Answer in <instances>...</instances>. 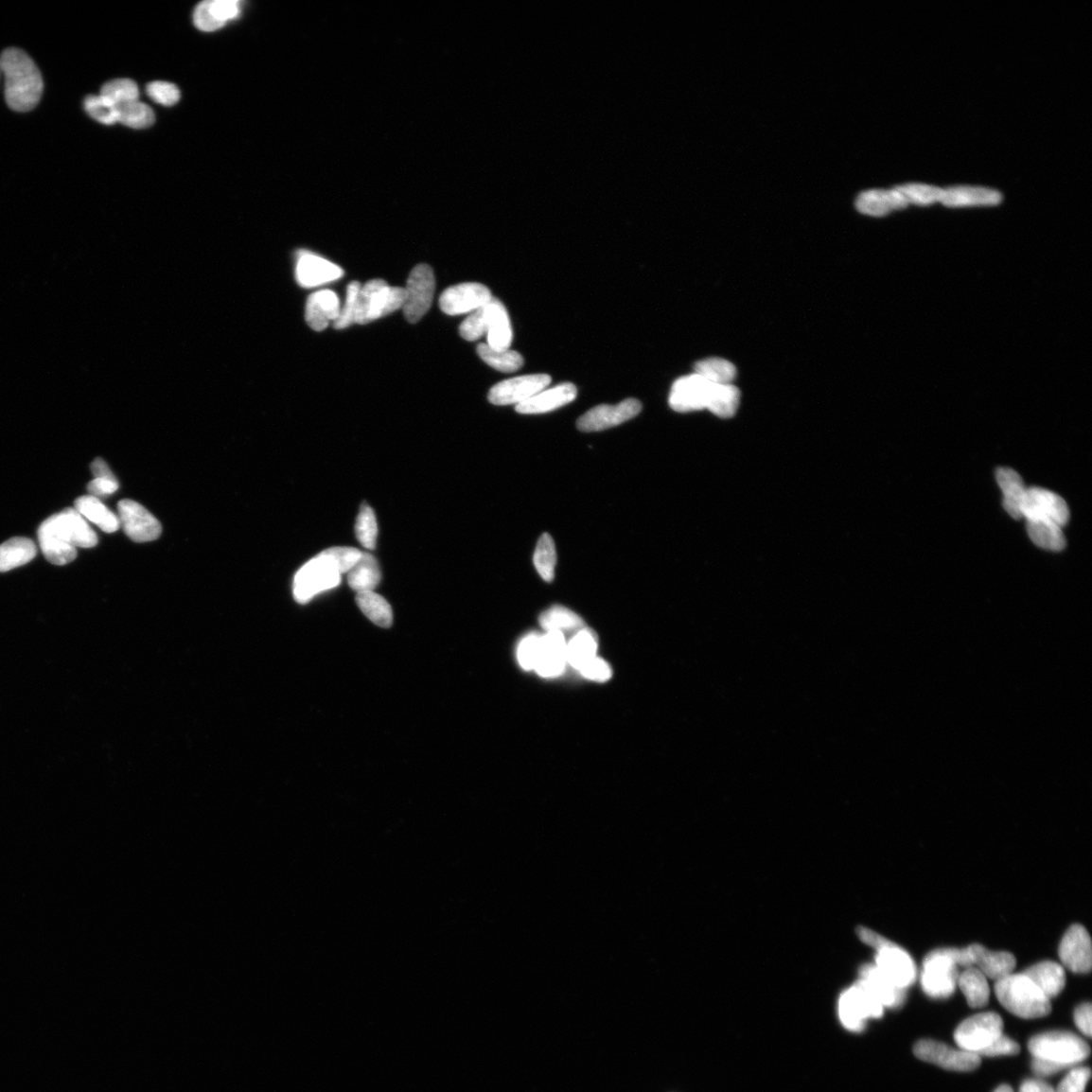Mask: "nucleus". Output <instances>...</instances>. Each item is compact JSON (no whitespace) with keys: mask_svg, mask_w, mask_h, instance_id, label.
Segmentation results:
<instances>
[{"mask_svg":"<svg viewBox=\"0 0 1092 1092\" xmlns=\"http://www.w3.org/2000/svg\"><path fill=\"white\" fill-rule=\"evenodd\" d=\"M41 551L55 566L70 564L78 556V549H91L97 544V537L82 516L73 508L59 512L38 529Z\"/></svg>","mask_w":1092,"mask_h":1092,"instance_id":"f257e3e1","label":"nucleus"},{"mask_svg":"<svg viewBox=\"0 0 1092 1092\" xmlns=\"http://www.w3.org/2000/svg\"><path fill=\"white\" fill-rule=\"evenodd\" d=\"M0 67L5 76V94L8 105L17 112H28L39 103L44 83L35 62L17 48L6 50L0 57Z\"/></svg>","mask_w":1092,"mask_h":1092,"instance_id":"f03ea898","label":"nucleus"},{"mask_svg":"<svg viewBox=\"0 0 1092 1092\" xmlns=\"http://www.w3.org/2000/svg\"><path fill=\"white\" fill-rule=\"evenodd\" d=\"M995 991L1001 1006L1018 1017L1032 1020L1051 1013V1000L1024 973L997 980Z\"/></svg>","mask_w":1092,"mask_h":1092,"instance_id":"7ed1b4c3","label":"nucleus"},{"mask_svg":"<svg viewBox=\"0 0 1092 1092\" xmlns=\"http://www.w3.org/2000/svg\"><path fill=\"white\" fill-rule=\"evenodd\" d=\"M857 933L865 943L876 949V966L893 984L907 991L916 981L917 967L906 950L867 927H859Z\"/></svg>","mask_w":1092,"mask_h":1092,"instance_id":"20e7f679","label":"nucleus"},{"mask_svg":"<svg viewBox=\"0 0 1092 1092\" xmlns=\"http://www.w3.org/2000/svg\"><path fill=\"white\" fill-rule=\"evenodd\" d=\"M1029 1050L1032 1058L1053 1062L1067 1068L1074 1067L1090 1054L1087 1043L1069 1031H1048L1031 1038Z\"/></svg>","mask_w":1092,"mask_h":1092,"instance_id":"39448f33","label":"nucleus"},{"mask_svg":"<svg viewBox=\"0 0 1092 1092\" xmlns=\"http://www.w3.org/2000/svg\"><path fill=\"white\" fill-rule=\"evenodd\" d=\"M342 573L331 558L322 552L308 560L297 572L293 580V597L305 604L315 596L341 585Z\"/></svg>","mask_w":1092,"mask_h":1092,"instance_id":"423d86ee","label":"nucleus"},{"mask_svg":"<svg viewBox=\"0 0 1092 1092\" xmlns=\"http://www.w3.org/2000/svg\"><path fill=\"white\" fill-rule=\"evenodd\" d=\"M405 289L390 287L385 280L373 279L361 288L356 323L367 324L403 308Z\"/></svg>","mask_w":1092,"mask_h":1092,"instance_id":"0eeeda50","label":"nucleus"},{"mask_svg":"<svg viewBox=\"0 0 1092 1092\" xmlns=\"http://www.w3.org/2000/svg\"><path fill=\"white\" fill-rule=\"evenodd\" d=\"M949 949H939L929 953L924 961L922 986L925 994L932 998L950 997L958 987L959 970Z\"/></svg>","mask_w":1092,"mask_h":1092,"instance_id":"6e6552de","label":"nucleus"},{"mask_svg":"<svg viewBox=\"0 0 1092 1092\" xmlns=\"http://www.w3.org/2000/svg\"><path fill=\"white\" fill-rule=\"evenodd\" d=\"M1003 1034V1022L995 1013H982L973 1015L955 1031L954 1039L959 1049L980 1054Z\"/></svg>","mask_w":1092,"mask_h":1092,"instance_id":"1a4fd4ad","label":"nucleus"},{"mask_svg":"<svg viewBox=\"0 0 1092 1092\" xmlns=\"http://www.w3.org/2000/svg\"><path fill=\"white\" fill-rule=\"evenodd\" d=\"M884 1009L881 1002L860 981L849 988L840 996L838 1003L840 1022L847 1030L854 1032L862 1031L869 1018L883 1016Z\"/></svg>","mask_w":1092,"mask_h":1092,"instance_id":"9d476101","label":"nucleus"},{"mask_svg":"<svg viewBox=\"0 0 1092 1092\" xmlns=\"http://www.w3.org/2000/svg\"><path fill=\"white\" fill-rule=\"evenodd\" d=\"M435 292V277L430 265L419 264L413 270L405 288V304L403 307L406 319L415 324L419 322L432 308Z\"/></svg>","mask_w":1092,"mask_h":1092,"instance_id":"9b49d317","label":"nucleus"},{"mask_svg":"<svg viewBox=\"0 0 1092 1092\" xmlns=\"http://www.w3.org/2000/svg\"><path fill=\"white\" fill-rule=\"evenodd\" d=\"M914 1055L943 1069L970 1072L979 1067L981 1057L934 1040H922L913 1048Z\"/></svg>","mask_w":1092,"mask_h":1092,"instance_id":"f8f14e48","label":"nucleus"},{"mask_svg":"<svg viewBox=\"0 0 1092 1092\" xmlns=\"http://www.w3.org/2000/svg\"><path fill=\"white\" fill-rule=\"evenodd\" d=\"M1022 519L1027 521L1049 520L1061 527L1066 526L1070 518L1069 508L1064 498L1042 488L1027 489L1023 504Z\"/></svg>","mask_w":1092,"mask_h":1092,"instance_id":"ddd939ff","label":"nucleus"},{"mask_svg":"<svg viewBox=\"0 0 1092 1092\" xmlns=\"http://www.w3.org/2000/svg\"><path fill=\"white\" fill-rule=\"evenodd\" d=\"M549 375H529L501 381L488 395L489 402L497 406L520 405L550 386Z\"/></svg>","mask_w":1092,"mask_h":1092,"instance_id":"4468645a","label":"nucleus"},{"mask_svg":"<svg viewBox=\"0 0 1092 1092\" xmlns=\"http://www.w3.org/2000/svg\"><path fill=\"white\" fill-rule=\"evenodd\" d=\"M643 405L637 398H626L617 405H599L586 413L577 422L583 432H597L621 425L642 412Z\"/></svg>","mask_w":1092,"mask_h":1092,"instance_id":"2eb2a0df","label":"nucleus"},{"mask_svg":"<svg viewBox=\"0 0 1092 1092\" xmlns=\"http://www.w3.org/2000/svg\"><path fill=\"white\" fill-rule=\"evenodd\" d=\"M493 299L491 291L478 283H466L449 288L442 292L439 306L442 312L463 315L476 311Z\"/></svg>","mask_w":1092,"mask_h":1092,"instance_id":"dca6fc26","label":"nucleus"},{"mask_svg":"<svg viewBox=\"0 0 1092 1092\" xmlns=\"http://www.w3.org/2000/svg\"><path fill=\"white\" fill-rule=\"evenodd\" d=\"M712 389L713 382L696 373L678 379L672 387L669 404L680 413L707 409Z\"/></svg>","mask_w":1092,"mask_h":1092,"instance_id":"f3484780","label":"nucleus"},{"mask_svg":"<svg viewBox=\"0 0 1092 1092\" xmlns=\"http://www.w3.org/2000/svg\"><path fill=\"white\" fill-rule=\"evenodd\" d=\"M120 525L125 534L136 542L156 540L161 535V524L154 516L135 501L123 500L117 506Z\"/></svg>","mask_w":1092,"mask_h":1092,"instance_id":"a211bd4d","label":"nucleus"},{"mask_svg":"<svg viewBox=\"0 0 1092 1092\" xmlns=\"http://www.w3.org/2000/svg\"><path fill=\"white\" fill-rule=\"evenodd\" d=\"M1060 960L1073 973L1085 974L1091 970V940L1086 928L1073 925L1062 939L1059 947Z\"/></svg>","mask_w":1092,"mask_h":1092,"instance_id":"6ab92c4d","label":"nucleus"},{"mask_svg":"<svg viewBox=\"0 0 1092 1092\" xmlns=\"http://www.w3.org/2000/svg\"><path fill=\"white\" fill-rule=\"evenodd\" d=\"M567 643L562 632L551 631L541 636L535 672L542 678L562 675L568 665Z\"/></svg>","mask_w":1092,"mask_h":1092,"instance_id":"aec40b11","label":"nucleus"},{"mask_svg":"<svg viewBox=\"0 0 1092 1092\" xmlns=\"http://www.w3.org/2000/svg\"><path fill=\"white\" fill-rule=\"evenodd\" d=\"M343 270L333 262L309 253L300 254L296 278L301 287L315 288L342 278Z\"/></svg>","mask_w":1092,"mask_h":1092,"instance_id":"412c9836","label":"nucleus"},{"mask_svg":"<svg viewBox=\"0 0 1092 1092\" xmlns=\"http://www.w3.org/2000/svg\"><path fill=\"white\" fill-rule=\"evenodd\" d=\"M970 967L981 971L986 978L1000 980L1013 973L1016 962L1013 954L987 950L981 944L967 947Z\"/></svg>","mask_w":1092,"mask_h":1092,"instance_id":"4be33fe9","label":"nucleus"},{"mask_svg":"<svg viewBox=\"0 0 1092 1092\" xmlns=\"http://www.w3.org/2000/svg\"><path fill=\"white\" fill-rule=\"evenodd\" d=\"M342 306L337 294L329 290L311 294L307 301L306 321L315 331H323L341 315Z\"/></svg>","mask_w":1092,"mask_h":1092,"instance_id":"5701e85b","label":"nucleus"},{"mask_svg":"<svg viewBox=\"0 0 1092 1092\" xmlns=\"http://www.w3.org/2000/svg\"><path fill=\"white\" fill-rule=\"evenodd\" d=\"M860 982L872 994L884 1008L899 1009L904 1006L907 991L893 984L877 966L865 965L860 972Z\"/></svg>","mask_w":1092,"mask_h":1092,"instance_id":"b1692460","label":"nucleus"},{"mask_svg":"<svg viewBox=\"0 0 1092 1092\" xmlns=\"http://www.w3.org/2000/svg\"><path fill=\"white\" fill-rule=\"evenodd\" d=\"M577 388L571 382H564L549 390H543L526 402L516 406L520 414H543L572 403L577 397Z\"/></svg>","mask_w":1092,"mask_h":1092,"instance_id":"393cba45","label":"nucleus"},{"mask_svg":"<svg viewBox=\"0 0 1092 1092\" xmlns=\"http://www.w3.org/2000/svg\"><path fill=\"white\" fill-rule=\"evenodd\" d=\"M486 315V339L491 348L508 350L512 344L513 331L507 309L503 303L493 298L484 306Z\"/></svg>","mask_w":1092,"mask_h":1092,"instance_id":"a878e982","label":"nucleus"},{"mask_svg":"<svg viewBox=\"0 0 1092 1092\" xmlns=\"http://www.w3.org/2000/svg\"><path fill=\"white\" fill-rule=\"evenodd\" d=\"M855 206L860 213L871 217H884L891 212L907 208L908 204L896 187L892 189H870L864 191Z\"/></svg>","mask_w":1092,"mask_h":1092,"instance_id":"bb28decb","label":"nucleus"},{"mask_svg":"<svg viewBox=\"0 0 1092 1092\" xmlns=\"http://www.w3.org/2000/svg\"><path fill=\"white\" fill-rule=\"evenodd\" d=\"M999 191L973 186H954L942 189L941 202L948 208H967V206H995L1001 203Z\"/></svg>","mask_w":1092,"mask_h":1092,"instance_id":"cd10ccee","label":"nucleus"},{"mask_svg":"<svg viewBox=\"0 0 1092 1092\" xmlns=\"http://www.w3.org/2000/svg\"><path fill=\"white\" fill-rule=\"evenodd\" d=\"M1039 990L1051 1000L1065 990L1066 976L1064 966L1053 962L1044 961L1032 965L1023 972Z\"/></svg>","mask_w":1092,"mask_h":1092,"instance_id":"c85d7f7f","label":"nucleus"},{"mask_svg":"<svg viewBox=\"0 0 1092 1092\" xmlns=\"http://www.w3.org/2000/svg\"><path fill=\"white\" fill-rule=\"evenodd\" d=\"M996 480L1003 494V507L1013 520L1022 519V504L1027 492L1024 481L1012 468L1001 467L996 471Z\"/></svg>","mask_w":1092,"mask_h":1092,"instance_id":"c756f323","label":"nucleus"},{"mask_svg":"<svg viewBox=\"0 0 1092 1092\" xmlns=\"http://www.w3.org/2000/svg\"><path fill=\"white\" fill-rule=\"evenodd\" d=\"M75 509L84 520L98 526L103 533L114 534L120 528V520L98 498L88 495L81 496L75 502Z\"/></svg>","mask_w":1092,"mask_h":1092,"instance_id":"7c9ffc66","label":"nucleus"},{"mask_svg":"<svg viewBox=\"0 0 1092 1092\" xmlns=\"http://www.w3.org/2000/svg\"><path fill=\"white\" fill-rule=\"evenodd\" d=\"M598 637L594 630L584 627L575 632L573 638L567 643L568 665L580 671L597 657Z\"/></svg>","mask_w":1092,"mask_h":1092,"instance_id":"2f4dec72","label":"nucleus"},{"mask_svg":"<svg viewBox=\"0 0 1092 1092\" xmlns=\"http://www.w3.org/2000/svg\"><path fill=\"white\" fill-rule=\"evenodd\" d=\"M37 546L32 539L13 537L0 544V572H6L32 562Z\"/></svg>","mask_w":1092,"mask_h":1092,"instance_id":"473e14b6","label":"nucleus"},{"mask_svg":"<svg viewBox=\"0 0 1092 1092\" xmlns=\"http://www.w3.org/2000/svg\"><path fill=\"white\" fill-rule=\"evenodd\" d=\"M958 987H960L969 1007L973 1009L984 1008L990 1001V984L984 974L977 968H966L959 974Z\"/></svg>","mask_w":1092,"mask_h":1092,"instance_id":"72a5a7b5","label":"nucleus"},{"mask_svg":"<svg viewBox=\"0 0 1092 1092\" xmlns=\"http://www.w3.org/2000/svg\"><path fill=\"white\" fill-rule=\"evenodd\" d=\"M347 581L357 593L373 592L380 582V570L377 558L362 553L358 564L348 572Z\"/></svg>","mask_w":1092,"mask_h":1092,"instance_id":"f704fd0d","label":"nucleus"},{"mask_svg":"<svg viewBox=\"0 0 1092 1092\" xmlns=\"http://www.w3.org/2000/svg\"><path fill=\"white\" fill-rule=\"evenodd\" d=\"M1028 535L1039 548L1060 552L1066 546V539L1062 527L1049 520L1027 521Z\"/></svg>","mask_w":1092,"mask_h":1092,"instance_id":"c9c22d12","label":"nucleus"},{"mask_svg":"<svg viewBox=\"0 0 1092 1092\" xmlns=\"http://www.w3.org/2000/svg\"><path fill=\"white\" fill-rule=\"evenodd\" d=\"M740 400L741 393L732 383H728V385L713 383L707 409L713 412L717 417L725 419L731 418L735 414L737 408H739Z\"/></svg>","mask_w":1092,"mask_h":1092,"instance_id":"e433bc0d","label":"nucleus"},{"mask_svg":"<svg viewBox=\"0 0 1092 1092\" xmlns=\"http://www.w3.org/2000/svg\"><path fill=\"white\" fill-rule=\"evenodd\" d=\"M357 603L362 613L378 626L389 628L393 625V610L388 601L373 592L358 593Z\"/></svg>","mask_w":1092,"mask_h":1092,"instance_id":"4c0bfd02","label":"nucleus"},{"mask_svg":"<svg viewBox=\"0 0 1092 1092\" xmlns=\"http://www.w3.org/2000/svg\"><path fill=\"white\" fill-rule=\"evenodd\" d=\"M539 624L546 632H578L586 627L583 619L577 613L563 607H554L543 612L539 617Z\"/></svg>","mask_w":1092,"mask_h":1092,"instance_id":"58836bf2","label":"nucleus"},{"mask_svg":"<svg viewBox=\"0 0 1092 1092\" xmlns=\"http://www.w3.org/2000/svg\"><path fill=\"white\" fill-rule=\"evenodd\" d=\"M480 358L495 370L502 373H514L520 370L524 360L520 353L513 350H496L486 343L478 346Z\"/></svg>","mask_w":1092,"mask_h":1092,"instance_id":"ea45409f","label":"nucleus"},{"mask_svg":"<svg viewBox=\"0 0 1092 1092\" xmlns=\"http://www.w3.org/2000/svg\"><path fill=\"white\" fill-rule=\"evenodd\" d=\"M695 371L706 380L717 385H728L736 377V367L731 361L718 358L698 361Z\"/></svg>","mask_w":1092,"mask_h":1092,"instance_id":"a19ab883","label":"nucleus"},{"mask_svg":"<svg viewBox=\"0 0 1092 1092\" xmlns=\"http://www.w3.org/2000/svg\"><path fill=\"white\" fill-rule=\"evenodd\" d=\"M534 562L540 577L545 582H553L556 565V551L555 541L549 534H544L540 537L537 545Z\"/></svg>","mask_w":1092,"mask_h":1092,"instance_id":"79ce46f5","label":"nucleus"},{"mask_svg":"<svg viewBox=\"0 0 1092 1092\" xmlns=\"http://www.w3.org/2000/svg\"><path fill=\"white\" fill-rule=\"evenodd\" d=\"M117 122L132 129H146L154 124L155 115L151 108L136 100L116 108Z\"/></svg>","mask_w":1092,"mask_h":1092,"instance_id":"37998d69","label":"nucleus"},{"mask_svg":"<svg viewBox=\"0 0 1092 1092\" xmlns=\"http://www.w3.org/2000/svg\"><path fill=\"white\" fill-rule=\"evenodd\" d=\"M100 95L107 97L115 108L139 100V88L130 79H115L103 85Z\"/></svg>","mask_w":1092,"mask_h":1092,"instance_id":"c03bdc74","label":"nucleus"},{"mask_svg":"<svg viewBox=\"0 0 1092 1092\" xmlns=\"http://www.w3.org/2000/svg\"><path fill=\"white\" fill-rule=\"evenodd\" d=\"M895 187L903 195L908 205H931L941 202L942 195V188L922 184H909Z\"/></svg>","mask_w":1092,"mask_h":1092,"instance_id":"a18cd8bd","label":"nucleus"},{"mask_svg":"<svg viewBox=\"0 0 1092 1092\" xmlns=\"http://www.w3.org/2000/svg\"><path fill=\"white\" fill-rule=\"evenodd\" d=\"M356 534L364 549L373 551L377 545L378 522L374 510L362 504L356 524Z\"/></svg>","mask_w":1092,"mask_h":1092,"instance_id":"49530a36","label":"nucleus"},{"mask_svg":"<svg viewBox=\"0 0 1092 1092\" xmlns=\"http://www.w3.org/2000/svg\"><path fill=\"white\" fill-rule=\"evenodd\" d=\"M84 109L93 119L103 125L117 123L116 108L101 95L87 97L84 100Z\"/></svg>","mask_w":1092,"mask_h":1092,"instance_id":"de8ad7c7","label":"nucleus"},{"mask_svg":"<svg viewBox=\"0 0 1092 1092\" xmlns=\"http://www.w3.org/2000/svg\"><path fill=\"white\" fill-rule=\"evenodd\" d=\"M361 288V285L358 282H353L348 286L345 304L342 308L341 315H339L338 319L333 323L335 329H345L356 323Z\"/></svg>","mask_w":1092,"mask_h":1092,"instance_id":"09e8293b","label":"nucleus"},{"mask_svg":"<svg viewBox=\"0 0 1092 1092\" xmlns=\"http://www.w3.org/2000/svg\"><path fill=\"white\" fill-rule=\"evenodd\" d=\"M461 336L467 342L479 341L486 334V315L484 306L471 312L462 323Z\"/></svg>","mask_w":1092,"mask_h":1092,"instance_id":"8fccbe9b","label":"nucleus"},{"mask_svg":"<svg viewBox=\"0 0 1092 1092\" xmlns=\"http://www.w3.org/2000/svg\"><path fill=\"white\" fill-rule=\"evenodd\" d=\"M540 637L537 633H529L520 642L518 648V659L520 667L525 671H535L539 652Z\"/></svg>","mask_w":1092,"mask_h":1092,"instance_id":"3c124183","label":"nucleus"},{"mask_svg":"<svg viewBox=\"0 0 1092 1092\" xmlns=\"http://www.w3.org/2000/svg\"><path fill=\"white\" fill-rule=\"evenodd\" d=\"M147 94L159 105L170 107L179 102L181 92L179 87L165 81H155L147 86Z\"/></svg>","mask_w":1092,"mask_h":1092,"instance_id":"603ef678","label":"nucleus"},{"mask_svg":"<svg viewBox=\"0 0 1092 1092\" xmlns=\"http://www.w3.org/2000/svg\"><path fill=\"white\" fill-rule=\"evenodd\" d=\"M324 553L331 558L342 574L348 572L356 566L362 555V552L353 548H345V546L328 549Z\"/></svg>","mask_w":1092,"mask_h":1092,"instance_id":"864d4df0","label":"nucleus"},{"mask_svg":"<svg viewBox=\"0 0 1092 1092\" xmlns=\"http://www.w3.org/2000/svg\"><path fill=\"white\" fill-rule=\"evenodd\" d=\"M1090 1069L1087 1067L1072 1068L1060 1083L1056 1092H1085L1090 1080Z\"/></svg>","mask_w":1092,"mask_h":1092,"instance_id":"5fc2aeb1","label":"nucleus"},{"mask_svg":"<svg viewBox=\"0 0 1092 1092\" xmlns=\"http://www.w3.org/2000/svg\"><path fill=\"white\" fill-rule=\"evenodd\" d=\"M210 8L215 18L224 26L240 13V3L238 0H210Z\"/></svg>","mask_w":1092,"mask_h":1092,"instance_id":"6e6d98bb","label":"nucleus"},{"mask_svg":"<svg viewBox=\"0 0 1092 1092\" xmlns=\"http://www.w3.org/2000/svg\"><path fill=\"white\" fill-rule=\"evenodd\" d=\"M194 22L198 28L203 32H215L219 28L224 26L214 16L211 8L210 0L208 2L201 3L195 9Z\"/></svg>","mask_w":1092,"mask_h":1092,"instance_id":"4d7b16f0","label":"nucleus"},{"mask_svg":"<svg viewBox=\"0 0 1092 1092\" xmlns=\"http://www.w3.org/2000/svg\"><path fill=\"white\" fill-rule=\"evenodd\" d=\"M579 672L584 678H588V680L596 682H607L610 680L612 677V669L609 663L598 657L588 662Z\"/></svg>","mask_w":1092,"mask_h":1092,"instance_id":"13d9d810","label":"nucleus"},{"mask_svg":"<svg viewBox=\"0 0 1092 1092\" xmlns=\"http://www.w3.org/2000/svg\"><path fill=\"white\" fill-rule=\"evenodd\" d=\"M1020 1050L1021 1048L1016 1042L1002 1034L980 1054V1057L1013 1056L1020 1053Z\"/></svg>","mask_w":1092,"mask_h":1092,"instance_id":"bf43d9fd","label":"nucleus"},{"mask_svg":"<svg viewBox=\"0 0 1092 1092\" xmlns=\"http://www.w3.org/2000/svg\"><path fill=\"white\" fill-rule=\"evenodd\" d=\"M119 489L116 479H94L87 485V491L94 497H105L114 494Z\"/></svg>","mask_w":1092,"mask_h":1092,"instance_id":"052dcab7","label":"nucleus"},{"mask_svg":"<svg viewBox=\"0 0 1092 1092\" xmlns=\"http://www.w3.org/2000/svg\"><path fill=\"white\" fill-rule=\"evenodd\" d=\"M1091 1020H1092V1009H1091V1005L1089 1002L1083 1003V1005H1081L1079 1008H1077L1075 1010V1012H1074L1075 1025L1077 1026V1028L1080 1029V1030L1083 1032V1034L1085 1035L1086 1037L1091 1036V1030H1092Z\"/></svg>","mask_w":1092,"mask_h":1092,"instance_id":"680f3d73","label":"nucleus"},{"mask_svg":"<svg viewBox=\"0 0 1092 1092\" xmlns=\"http://www.w3.org/2000/svg\"><path fill=\"white\" fill-rule=\"evenodd\" d=\"M1031 1069H1032V1072H1034L1036 1075H1038L1040 1077H1046V1076L1054 1075V1074H1056L1062 1070L1067 1069V1067H1066L1064 1066L1057 1065V1064H1053V1062H1050V1061L1032 1058Z\"/></svg>","mask_w":1092,"mask_h":1092,"instance_id":"e2e57ef3","label":"nucleus"},{"mask_svg":"<svg viewBox=\"0 0 1092 1092\" xmlns=\"http://www.w3.org/2000/svg\"><path fill=\"white\" fill-rule=\"evenodd\" d=\"M92 471L95 479H115L108 464L101 460L96 459L92 464Z\"/></svg>","mask_w":1092,"mask_h":1092,"instance_id":"0e129e2a","label":"nucleus"},{"mask_svg":"<svg viewBox=\"0 0 1092 1092\" xmlns=\"http://www.w3.org/2000/svg\"><path fill=\"white\" fill-rule=\"evenodd\" d=\"M1020 1092H1056L1055 1089L1042 1081L1029 1080L1026 1081Z\"/></svg>","mask_w":1092,"mask_h":1092,"instance_id":"69168bd1","label":"nucleus"},{"mask_svg":"<svg viewBox=\"0 0 1092 1092\" xmlns=\"http://www.w3.org/2000/svg\"><path fill=\"white\" fill-rule=\"evenodd\" d=\"M995 1092H1013V1090L1009 1085H1001Z\"/></svg>","mask_w":1092,"mask_h":1092,"instance_id":"338daca9","label":"nucleus"},{"mask_svg":"<svg viewBox=\"0 0 1092 1092\" xmlns=\"http://www.w3.org/2000/svg\"><path fill=\"white\" fill-rule=\"evenodd\" d=\"M0 73H2V67H0Z\"/></svg>","mask_w":1092,"mask_h":1092,"instance_id":"774afa93","label":"nucleus"}]
</instances>
